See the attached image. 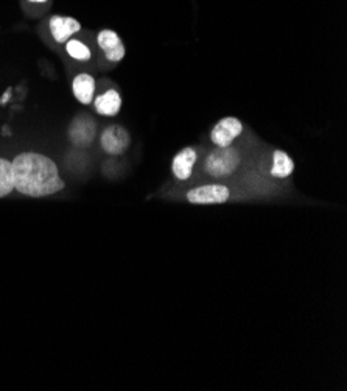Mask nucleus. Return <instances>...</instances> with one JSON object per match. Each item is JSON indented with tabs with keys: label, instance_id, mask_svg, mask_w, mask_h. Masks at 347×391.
Wrapping results in <instances>:
<instances>
[{
	"label": "nucleus",
	"instance_id": "nucleus-3",
	"mask_svg": "<svg viewBox=\"0 0 347 391\" xmlns=\"http://www.w3.org/2000/svg\"><path fill=\"white\" fill-rule=\"evenodd\" d=\"M229 195V189L223 184H206L189 190L187 202L192 204H223Z\"/></svg>",
	"mask_w": 347,
	"mask_h": 391
},
{
	"label": "nucleus",
	"instance_id": "nucleus-1",
	"mask_svg": "<svg viewBox=\"0 0 347 391\" xmlns=\"http://www.w3.org/2000/svg\"><path fill=\"white\" fill-rule=\"evenodd\" d=\"M11 164L14 190L22 195L41 198L61 192L66 187L56 164L44 155L25 152L16 156Z\"/></svg>",
	"mask_w": 347,
	"mask_h": 391
},
{
	"label": "nucleus",
	"instance_id": "nucleus-14",
	"mask_svg": "<svg viewBox=\"0 0 347 391\" xmlns=\"http://www.w3.org/2000/svg\"><path fill=\"white\" fill-rule=\"evenodd\" d=\"M66 50H67V53H69L73 60H77V61H89L92 56L90 48L88 46H84L81 41H77V39L67 41Z\"/></svg>",
	"mask_w": 347,
	"mask_h": 391
},
{
	"label": "nucleus",
	"instance_id": "nucleus-12",
	"mask_svg": "<svg viewBox=\"0 0 347 391\" xmlns=\"http://www.w3.org/2000/svg\"><path fill=\"white\" fill-rule=\"evenodd\" d=\"M294 170V162L291 157L282 150H276L273 155V167H271V177L286 178Z\"/></svg>",
	"mask_w": 347,
	"mask_h": 391
},
{
	"label": "nucleus",
	"instance_id": "nucleus-15",
	"mask_svg": "<svg viewBox=\"0 0 347 391\" xmlns=\"http://www.w3.org/2000/svg\"><path fill=\"white\" fill-rule=\"evenodd\" d=\"M30 2H35V4H44V2H47V0H30Z\"/></svg>",
	"mask_w": 347,
	"mask_h": 391
},
{
	"label": "nucleus",
	"instance_id": "nucleus-10",
	"mask_svg": "<svg viewBox=\"0 0 347 391\" xmlns=\"http://www.w3.org/2000/svg\"><path fill=\"white\" fill-rule=\"evenodd\" d=\"M72 90L75 98L78 100L83 105H89L94 102V94H95V80L89 73H78L77 77L73 78L72 83Z\"/></svg>",
	"mask_w": 347,
	"mask_h": 391
},
{
	"label": "nucleus",
	"instance_id": "nucleus-4",
	"mask_svg": "<svg viewBox=\"0 0 347 391\" xmlns=\"http://www.w3.org/2000/svg\"><path fill=\"white\" fill-rule=\"evenodd\" d=\"M243 123L237 118H224L219 120L212 132H210V139L217 147H229L234 140L242 135Z\"/></svg>",
	"mask_w": 347,
	"mask_h": 391
},
{
	"label": "nucleus",
	"instance_id": "nucleus-5",
	"mask_svg": "<svg viewBox=\"0 0 347 391\" xmlns=\"http://www.w3.org/2000/svg\"><path fill=\"white\" fill-rule=\"evenodd\" d=\"M100 144L108 155H122L130 147V132L120 125H111L101 135Z\"/></svg>",
	"mask_w": 347,
	"mask_h": 391
},
{
	"label": "nucleus",
	"instance_id": "nucleus-8",
	"mask_svg": "<svg viewBox=\"0 0 347 391\" xmlns=\"http://www.w3.org/2000/svg\"><path fill=\"white\" fill-rule=\"evenodd\" d=\"M69 136L75 145H80V147L89 145L95 136V122L90 118H86V115L77 118L71 125Z\"/></svg>",
	"mask_w": 347,
	"mask_h": 391
},
{
	"label": "nucleus",
	"instance_id": "nucleus-9",
	"mask_svg": "<svg viewBox=\"0 0 347 391\" xmlns=\"http://www.w3.org/2000/svg\"><path fill=\"white\" fill-rule=\"evenodd\" d=\"M195 162H197V152H195L193 148L181 150V152L175 156L172 164L173 174L181 181L189 179L192 177Z\"/></svg>",
	"mask_w": 347,
	"mask_h": 391
},
{
	"label": "nucleus",
	"instance_id": "nucleus-2",
	"mask_svg": "<svg viewBox=\"0 0 347 391\" xmlns=\"http://www.w3.org/2000/svg\"><path fill=\"white\" fill-rule=\"evenodd\" d=\"M240 153L232 145L218 147L207 156L204 169L212 178H226L239 169Z\"/></svg>",
	"mask_w": 347,
	"mask_h": 391
},
{
	"label": "nucleus",
	"instance_id": "nucleus-13",
	"mask_svg": "<svg viewBox=\"0 0 347 391\" xmlns=\"http://www.w3.org/2000/svg\"><path fill=\"white\" fill-rule=\"evenodd\" d=\"M14 190L13 164L11 161L0 157V198L10 195Z\"/></svg>",
	"mask_w": 347,
	"mask_h": 391
},
{
	"label": "nucleus",
	"instance_id": "nucleus-11",
	"mask_svg": "<svg viewBox=\"0 0 347 391\" xmlns=\"http://www.w3.org/2000/svg\"><path fill=\"white\" fill-rule=\"evenodd\" d=\"M94 103L98 114L106 115V118H113V115H117L118 111H120L122 98L117 90L109 89L103 95H98Z\"/></svg>",
	"mask_w": 347,
	"mask_h": 391
},
{
	"label": "nucleus",
	"instance_id": "nucleus-7",
	"mask_svg": "<svg viewBox=\"0 0 347 391\" xmlns=\"http://www.w3.org/2000/svg\"><path fill=\"white\" fill-rule=\"evenodd\" d=\"M48 27L56 43L63 44L67 43L73 35H77L81 30V24L77 19L69 18V16H53L48 22Z\"/></svg>",
	"mask_w": 347,
	"mask_h": 391
},
{
	"label": "nucleus",
	"instance_id": "nucleus-6",
	"mask_svg": "<svg viewBox=\"0 0 347 391\" xmlns=\"http://www.w3.org/2000/svg\"><path fill=\"white\" fill-rule=\"evenodd\" d=\"M97 43H98V47L103 50L106 60L113 63L123 60L126 50L120 36H118L114 30H101L98 33Z\"/></svg>",
	"mask_w": 347,
	"mask_h": 391
}]
</instances>
